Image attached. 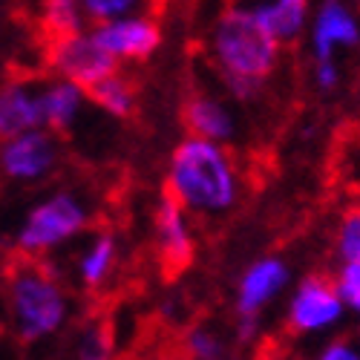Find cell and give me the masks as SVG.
Segmentation results:
<instances>
[{
	"label": "cell",
	"instance_id": "11",
	"mask_svg": "<svg viewBox=\"0 0 360 360\" xmlns=\"http://www.w3.org/2000/svg\"><path fill=\"white\" fill-rule=\"evenodd\" d=\"M182 124H185V130L191 136L207 139V141H225L233 133L228 110L219 101L205 98V96H191L185 101V107H182Z\"/></svg>",
	"mask_w": 360,
	"mask_h": 360
},
{
	"label": "cell",
	"instance_id": "9",
	"mask_svg": "<svg viewBox=\"0 0 360 360\" xmlns=\"http://www.w3.org/2000/svg\"><path fill=\"white\" fill-rule=\"evenodd\" d=\"M340 303L343 300L338 294V285H332L326 277H309L294 297L288 323L297 332H314V328H323L340 317Z\"/></svg>",
	"mask_w": 360,
	"mask_h": 360
},
{
	"label": "cell",
	"instance_id": "6",
	"mask_svg": "<svg viewBox=\"0 0 360 360\" xmlns=\"http://www.w3.org/2000/svg\"><path fill=\"white\" fill-rule=\"evenodd\" d=\"M156 236H159V262L162 274L167 280H176L182 271H188L193 262V243L182 217V202L170 191H165V199L156 214Z\"/></svg>",
	"mask_w": 360,
	"mask_h": 360
},
{
	"label": "cell",
	"instance_id": "5",
	"mask_svg": "<svg viewBox=\"0 0 360 360\" xmlns=\"http://www.w3.org/2000/svg\"><path fill=\"white\" fill-rule=\"evenodd\" d=\"M84 225V207L72 196H55L44 202L32 217L26 219L20 231V248L23 251H46L58 243H64L67 236L81 231Z\"/></svg>",
	"mask_w": 360,
	"mask_h": 360
},
{
	"label": "cell",
	"instance_id": "17",
	"mask_svg": "<svg viewBox=\"0 0 360 360\" xmlns=\"http://www.w3.org/2000/svg\"><path fill=\"white\" fill-rule=\"evenodd\" d=\"M81 26V15H78V0H41V38L44 46L75 35Z\"/></svg>",
	"mask_w": 360,
	"mask_h": 360
},
{
	"label": "cell",
	"instance_id": "14",
	"mask_svg": "<svg viewBox=\"0 0 360 360\" xmlns=\"http://www.w3.org/2000/svg\"><path fill=\"white\" fill-rule=\"evenodd\" d=\"M306 6L309 0H271V4L251 6V12L277 44H285V41H294L300 35V29H303Z\"/></svg>",
	"mask_w": 360,
	"mask_h": 360
},
{
	"label": "cell",
	"instance_id": "23",
	"mask_svg": "<svg viewBox=\"0 0 360 360\" xmlns=\"http://www.w3.org/2000/svg\"><path fill=\"white\" fill-rule=\"evenodd\" d=\"M323 357H326V360H340V357H343V360H354L357 352H354V349H346V343H335V346H328V349L323 352Z\"/></svg>",
	"mask_w": 360,
	"mask_h": 360
},
{
	"label": "cell",
	"instance_id": "7",
	"mask_svg": "<svg viewBox=\"0 0 360 360\" xmlns=\"http://www.w3.org/2000/svg\"><path fill=\"white\" fill-rule=\"evenodd\" d=\"M55 159L58 153H55L52 136L38 130H26L12 139H4V147H0V170L9 179H18V182L41 179L55 167Z\"/></svg>",
	"mask_w": 360,
	"mask_h": 360
},
{
	"label": "cell",
	"instance_id": "22",
	"mask_svg": "<svg viewBox=\"0 0 360 360\" xmlns=\"http://www.w3.org/2000/svg\"><path fill=\"white\" fill-rule=\"evenodd\" d=\"M338 294L343 303H349L354 311H360V262L346 259V268L338 277Z\"/></svg>",
	"mask_w": 360,
	"mask_h": 360
},
{
	"label": "cell",
	"instance_id": "12",
	"mask_svg": "<svg viewBox=\"0 0 360 360\" xmlns=\"http://www.w3.org/2000/svg\"><path fill=\"white\" fill-rule=\"evenodd\" d=\"M41 124V101L32 98L23 86L12 84L0 89V141L18 133L35 130Z\"/></svg>",
	"mask_w": 360,
	"mask_h": 360
},
{
	"label": "cell",
	"instance_id": "4",
	"mask_svg": "<svg viewBox=\"0 0 360 360\" xmlns=\"http://www.w3.org/2000/svg\"><path fill=\"white\" fill-rule=\"evenodd\" d=\"M44 52H46V64L58 75L78 84L81 89L96 84L98 78H104L110 72H115V58L96 38H84L81 32L46 44Z\"/></svg>",
	"mask_w": 360,
	"mask_h": 360
},
{
	"label": "cell",
	"instance_id": "8",
	"mask_svg": "<svg viewBox=\"0 0 360 360\" xmlns=\"http://www.w3.org/2000/svg\"><path fill=\"white\" fill-rule=\"evenodd\" d=\"M112 58H130V61H144L156 52L162 32L153 20L147 18H130V20H107L104 26L96 29L93 35Z\"/></svg>",
	"mask_w": 360,
	"mask_h": 360
},
{
	"label": "cell",
	"instance_id": "20",
	"mask_svg": "<svg viewBox=\"0 0 360 360\" xmlns=\"http://www.w3.org/2000/svg\"><path fill=\"white\" fill-rule=\"evenodd\" d=\"M185 354H193V357H222L225 349H222V340L207 332V328H193L185 338Z\"/></svg>",
	"mask_w": 360,
	"mask_h": 360
},
{
	"label": "cell",
	"instance_id": "18",
	"mask_svg": "<svg viewBox=\"0 0 360 360\" xmlns=\"http://www.w3.org/2000/svg\"><path fill=\"white\" fill-rule=\"evenodd\" d=\"M112 254H115V245L110 236H98L96 245L86 251V257L81 259V277L89 288H98L104 283L110 265H112Z\"/></svg>",
	"mask_w": 360,
	"mask_h": 360
},
{
	"label": "cell",
	"instance_id": "13",
	"mask_svg": "<svg viewBox=\"0 0 360 360\" xmlns=\"http://www.w3.org/2000/svg\"><path fill=\"white\" fill-rule=\"evenodd\" d=\"M360 32H357V23L354 18L338 4V0H328L323 6L320 18H317V26H314V49H317V58L326 61L332 58V46L335 44H357Z\"/></svg>",
	"mask_w": 360,
	"mask_h": 360
},
{
	"label": "cell",
	"instance_id": "16",
	"mask_svg": "<svg viewBox=\"0 0 360 360\" xmlns=\"http://www.w3.org/2000/svg\"><path fill=\"white\" fill-rule=\"evenodd\" d=\"M81 93H86L101 110H107L115 118H130L136 110V86L118 72H110L104 78H98L96 84L84 86Z\"/></svg>",
	"mask_w": 360,
	"mask_h": 360
},
{
	"label": "cell",
	"instance_id": "15",
	"mask_svg": "<svg viewBox=\"0 0 360 360\" xmlns=\"http://www.w3.org/2000/svg\"><path fill=\"white\" fill-rule=\"evenodd\" d=\"M38 101H41V124H46L52 133H67L81 101V86L72 81L55 84Z\"/></svg>",
	"mask_w": 360,
	"mask_h": 360
},
{
	"label": "cell",
	"instance_id": "19",
	"mask_svg": "<svg viewBox=\"0 0 360 360\" xmlns=\"http://www.w3.org/2000/svg\"><path fill=\"white\" fill-rule=\"evenodd\" d=\"M338 248L346 259L360 262V205L352 207V211L343 217L340 225V236H338Z\"/></svg>",
	"mask_w": 360,
	"mask_h": 360
},
{
	"label": "cell",
	"instance_id": "24",
	"mask_svg": "<svg viewBox=\"0 0 360 360\" xmlns=\"http://www.w3.org/2000/svg\"><path fill=\"white\" fill-rule=\"evenodd\" d=\"M317 78L323 86H332L338 81V72H335V64H332V58H326V61H320V70H317Z\"/></svg>",
	"mask_w": 360,
	"mask_h": 360
},
{
	"label": "cell",
	"instance_id": "3",
	"mask_svg": "<svg viewBox=\"0 0 360 360\" xmlns=\"http://www.w3.org/2000/svg\"><path fill=\"white\" fill-rule=\"evenodd\" d=\"M277 41L265 32L251 9H231L219 18L214 49L222 72L248 75V78H268L277 64Z\"/></svg>",
	"mask_w": 360,
	"mask_h": 360
},
{
	"label": "cell",
	"instance_id": "2",
	"mask_svg": "<svg viewBox=\"0 0 360 360\" xmlns=\"http://www.w3.org/2000/svg\"><path fill=\"white\" fill-rule=\"evenodd\" d=\"M6 283L15 326L26 343L52 335L64 320L67 303L46 265L35 259L32 251L12 254L6 262Z\"/></svg>",
	"mask_w": 360,
	"mask_h": 360
},
{
	"label": "cell",
	"instance_id": "10",
	"mask_svg": "<svg viewBox=\"0 0 360 360\" xmlns=\"http://www.w3.org/2000/svg\"><path fill=\"white\" fill-rule=\"evenodd\" d=\"M283 283H285V268L277 259L257 262L245 274L243 288H239V317L254 320L257 311L283 288Z\"/></svg>",
	"mask_w": 360,
	"mask_h": 360
},
{
	"label": "cell",
	"instance_id": "1",
	"mask_svg": "<svg viewBox=\"0 0 360 360\" xmlns=\"http://www.w3.org/2000/svg\"><path fill=\"white\" fill-rule=\"evenodd\" d=\"M167 191L191 211H225L236 199V173L217 141L191 136L173 153Z\"/></svg>",
	"mask_w": 360,
	"mask_h": 360
},
{
	"label": "cell",
	"instance_id": "21",
	"mask_svg": "<svg viewBox=\"0 0 360 360\" xmlns=\"http://www.w3.org/2000/svg\"><path fill=\"white\" fill-rule=\"evenodd\" d=\"M136 4L139 0H84V9L96 23H107V20H115V18L127 15Z\"/></svg>",
	"mask_w": 360,
	"mask_h": 360
}]
</instances>
